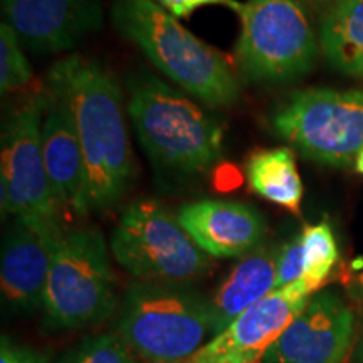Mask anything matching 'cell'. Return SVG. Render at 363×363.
Listing matches in <instances>:
<instances>
[{"label": "cell", "mask_w": 363, "mask_h": 363, "mask_svg": "<svg viewBox=\"0 0 363 363\" xmlns=\"http://www.w3.org/2000/svg\"><path fill=\"white\" fill-rule=\"evenodd\" d=\"M49 91L69 108L86 165V214L123 199L135 177L121 89L101 62L72 54L52 66Z\"/></svg>", "instance_id": "6da1fadb"}, {"label": "cell", "mask_w": 363, "mask_h": 363, "mask_svg": "<svg viewBox=\"0 0 363 363\" xmlns=\"http://www.w3.org/2000/svg\"><path fill=\"white\" fill-rule=\"evenodd\" d=\"M128 115L167 189L201 179L219 162L224 145L220 123L165 81L150 74L133 78Z\"/></svg>", "instance_id": "7a4b0ae2"}, {"label": "cell", "mask_w": 363, "mask_h": 363, "mask_svg": "<svg viewBox=\"0 0 363 363\" xmlns=\"http://www.w3.org/2000/svg\"><path fill=\"white\" fill-rule=\"evenodd\" d=\"M111 22L167 78L208 106L239 101L240 84L229 61L185 29L155 0H111Z\"/></svg>", "instance_id": "3957f363"}, {"label": "cell", "mask_w": 363, "mask_h": 363, "mask_svg": "<svg viewBox=\"0 0 363 363\" xmlns=\"http://www.w3.org/2000/svg\"><path fill=\"white\" fill-rule=\"evenodd\" d=\"M118 331L147 363H184L212 337L211 303L187 284L140 281L126 291Z\"/></svg>", "instance_id": "277c9868"}, {"label": "cell", "mask_w": 363, "mask_h": 363, "mask_svg": "<svg viewBox=\"0 0 363 363\" xmlns=\"http://www.w3.org/2000/svg\"><path fill=\"white\" fill-rule=\"evenodd\" d=\"M238 66L252 83H288L311 71L318 40L303 0H247L242 6Z\"/></svg>", "instance_id": "5b68a950"}, {"label": "cell", "mask_w": 363, "mask_h": 363, "mask_svg": "<svg viewBox=\"0 0 363 363\" xmlns=\"http://www.w3.org/2000/svg\"><path fill=\"white\" fill-rule=\"evenodd\" d=\"M115 278L106 242L96 229L65 230L54 251L43 310L57 330L94 325L113 311Z\"/></svg>", "instance_id": "8992f818"}, {"label": "cell", "mask_w": 363, "mask_h": 363, "mask_svg": "<svg viewBox=\"0 0 363 363\" xmlns=\"http://www.w3.org/2000/svg\"><path fill=\"white\" fill-rule=\"evenodd\" d=\"M111 251L135 278L157 283L189 284L214 264L177 216L155 201H138L126 208L113 230Z\"/></svg>", "instance_id": "52a82bcc"}, {"label": "cell", "mask_w": 363, "mask_h": 363, "mask_svg": "<svg viewBox=\"0 0 363 363\" xmlns=\"http://www.w3.org/2000/svg\"><path fill=\"white\" fill-rule=\"evenodd\" d=\"M274 133L308 160L347 167L363 148V89H306L271 115Z\"/></svg>", "instance_id": "ba28073f"}, {"label": "cell", "mask_w": 363, "mask_h": 363, "mask_svg": "<svg viewBox=\"0 0 363 363\" xmlns=\"http://www.w3.org/2000/svg\"><path fill=\"white\" fill-rule=\"evenodd\" d=\"M48 94L30 98L9 118L2 133V212L30 224L61 225L43 157L40 128Z\"/></svg>", "instance_id": "9c48e42d"}, {"label": "cell", "mask_w": 363, "mask_h": 363, "mask_svg": "<svg viewBox=\"0 0 363 363\" xmlns=\"http://www.w3.org/2000/svg\"><path fill=\"white\" fill-rule=\"evenodd\" d=\"M310 299L311 291L301 279L274 289L184 363H261Z\"/></svg>", "instance_id": "30bf717a"}, {"label": "cell", "mask_w": 363, "mask_h": 363, "mask_svg": "<svg viewBox=\"0 0 363 363\" xmlns=\"http://www.w3.org/2000/svg\"><path fill=\"white\" fill-rule=\"evenodd\" d=\"M353 313L333 291L310 299L262 363H342L352 347Z\"/></svg>", "instance_id": "8fae6325"}, {"label": "cell", "mask_w": 363, "mask_h": 363, "mask_svg": "<svg viewBox=\"0 0 363 363\" xmlns=\"http://www.w3.org/2000/svg\"><path fill=\"white\" fill-rule=\"evenodd\" d=\"M62 234V225L30 224L21 219L9 227L0 262L4 306L16 313L43 308L54 251Z\"/></svg>", "instance_id": "7c38bea8"}, {"label": "cell", "mask_w": 363, "mask_h": 363, "mask_svg": "<svg viewBox=\"0 0 363 363\" xmlns=\"http://www.w3.org/2000/svg\"><path fill=\"white\" fill-rule=\"evenodd\" d=\"M2 11L19 38L40 52L74 48L103 24L101 0H4Z\"/></svg>", "instance_id": "4fadbf2b"}, {"label": "cell", "mask_w": 363, "mask_h": 363, "mask_svg": "<svg viewBox=\"0 0 363 363\" xmlns=\"http://www.w3.org/2000/svg\"><path fill=\"white\" fill-rule=\"evenodd\" d=\"M177 219L194 242L211 257H244L261 246L266 220L256 208L240 202L199 201L185 203Z\"/></svg>", "instance_id": "5bb4252c"}, {"label": "cell", "mask_w": 363, "mask_h": 363, "mask_svg": "<svg viewBox=\"0 0 363 363\" xmlns=\"http://www.w3.org/2000/svg\"><path fill=\"white\" fill-rule=\"evenodd\" d=\"M43 157L49 185L59 207L86 214V165L69 108L51 91L40 128Z\"/></svg>", "instance_id": "9a60e30c"}, {"label": "cell", "mask_w": 363, "mask_h": 363, "mask_svg": "<svg viewBox=\"0 0 363 363\" xmlns=\"http://www.w3.org/2000/svg\"><path fill=\"white\" fill-rule=\"evenodd\" d=\"M279 247L259 246L244 256L208 298L212 338L220 335L239 315L276 289Z\"/></svg>", "instance_id": "2e32d148"}, {"label": "cell", "mask_w": 363, "mask_h": 363, "mask_svg": "<svg viewBox=\"0 0 363 363\" xmlns=\"http://www.w3.org/2000/svg\"><path fill=\"white\" fill-rule=\"evenodd\" d=\"M320 49L335 69L363 72V0H340L326 9L318 35Z\"/></svg>", "instance_id": "e0dca14e"}, {"label": "cell", "mask_w": 363, "mask_h": 363, "mask_svg": "<svg viewBox=\"0 0 363 363\" xmlns=\"http://www.w3.org/2000/svg\"><path fill=\"white\" fill-rule=\"evenodd\" d=\"M246 177L254 194L298 214L305 187L291 150L284 147L257 150L247 158Z\"/></svg>", "instance_id": "ac0fdd59"}, {"label": "cell", "mask_w": 363, "mask_h": 363, "mask_svg": "<svg viewBox=\"0 0 363 363\" xmlns=\"http://www.w3.org/2000/svg\"><path fill=\"white\" fill-rule=\"evenodd\" d=\"M301 244L305 256V274L301 281L313 294L328 281L331 271L338 262V244L328 222L305 227Z\"/></svg>", "instance_id": "d6986e66"}, {"label": "cell", "mask_w": 363, "mask_h": 363, "mask_svg": "<svg viewBox=\"0 0 363 363\" xmlns=\"http://www.w3.org/2000/svg\"><path fill=\"white\" fill-rule=\"evenodd\" d=\"M33 78L29 62L21 49V38L12 26H0V89L2 93L22 88Z\"/></svg>", "instance_id": "ffe728a7"}, {"label": "cell", "mask_w": 363, "mask_h": 363, "mask_svg": "<svg viewBox=\"0 0 363 363\" xmlns=\"http://www.w3.org/2000/svg\"><path fill=\"white\" fill-rule=\"evenodd\" d=\"M57 363H135L121 338L111 335L86 338Z\"/></svg>", "instance_id": "44dd1931"}, {"label": "cell", "mask_w": 363, "mask_h": 363, "mask_svg": "<svg viewBox=\"0 0 363 363\" xmlns=\"http://www.w3.org/2000/svg\"><path fill=\"white\" fill-rule=\"evenodd\" d=\"M303 274H305V256H303L301 235H299L279 247L278 262H276V289L296 283L303 279Z\"/></svg>", "instance_id": "7402d4cb"}, {"label": "cell", "mask_w": 363, "mask_h": 363, "mask_svg": "<svg viewBox=\"0 0 363 363\" xmlns=\"http://www.w3.org/2000/svg\"><path fill=\"white\" fill-rule=\"evenodd\" d=\"M158 4H160L167 12H170L172 16L177 17V19H185L190 13H194L195 11H199V9L207 6L227 7L239 16L244 6L242 2H238V0H158Z\"/></svg>", "instance_id": "603a6c76"}, {"label": "cell", "mask_w": 363, "mask_h": 363, "mask_svg": "<svg viewBox=\"0 0 363 363\" xmlns=\"http://www.w3.org/2000/svg\"><path fill=\"white\" fill-rule=\"evenodd\" d=\"M0 363H49V355L34 348L13 345L4 337L0 345Z\"/></svg>", "instance_id": "cb8c5ba5"}, {"label": "cell", "mask_w": 363, "mask_h": 363, "mask_svg": "<svg viewBox=\"0 0 363 363\" xmlns=\"http://www.w3.org/2000/svg\"><path fill=\"white\" fill-rule=\"evenodd\" d=\"M355 170L360 175H363V148L360 150V152H358V155L355 158Z\"/></svg>", "instance_id": "d4e9b609"}, {"label": "cell", "mask_w": 363, "mask_h": 363, "mask_svg": "<svg viewBox=\"0 0 363 363\" xmlns=\"http://www.w3.org/2000/svg\"><path fill=\"white\" fill-rule=\"evenodd\" d=\"M311 4H316V6H331V4L340 2V0H310Z\"/></svg>", "instance_id": "484cf974"}, {"label": "cell", "mask_w": 363, "mask_h": 363, "mask_svg": "<svg viewBox=\"0 0 363 363\" xmlns=\"http://www.w3.org/2000/svg\"><path fill=\"white\" fill-rule=\"evenodd\" d=\"M360 362L363 363V347H362V353H360Z\"/></svg>", "instance_id": "4316f807"}, {"label": "cell", "mask_w": 363, "mask_h": 363, "mask_svg": "<svg viewBox=\"0 0 363 363\" xmlns=\"http://www.w3.org/2000/svg\"><path fill=\"white\" fill-rule=\"evenodd\" d=\"M362 298H363V289H362Z\"/></svg>", "instance_id": "83f0119b"}, {"label": "cell", "mask_w": 363, "mask_h": 363, "mask_svg": "<svg viewBox=\"0 0 363 363\" xmlns=\"http://www.w3.org/2000/svg\"><path fill=\"white\" fill-rule=\"evenodd\" d=\"M360 78H363V72H362V76H360Z\"/></svg>", "instance_id": "f1b7e54d"}]
</instances>
